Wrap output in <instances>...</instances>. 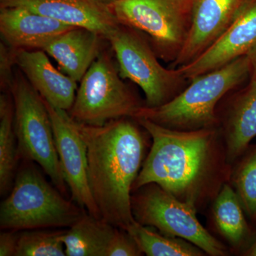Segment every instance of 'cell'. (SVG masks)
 I'll return each mask as SVG.
<instances>
[{"instance_id":"1","label":"cell","mask_w":256,"mask_h":256,"mask_svg":"<svg viewBox=\"0 0 256 256\" xmlns=\"http://www.w3.org/2000/svg\"><path fill=\"white\" fill-rule=\"evenodd\" d=\"M74 122L86 144L89 186L100 218L126 230L134 220L130 193L144 154L142 133L127 118L102 126Z\"/></svg>"},{"instance_id":"2","label":"cell","mask_w":256,"mask_h":256,"mask_svg":"<svg viewBox=\"0 0 256 256\" xmlns=\"http://www.w3.org/2000/svg\"><path fill=\"white\" fill-rule=\"evenodd\" d=\"M148 131L152 144L132 190L156 184L183 201L195 194L210 165L213 132L206 128L180 130L146 118H136Z\"/></svg>"},{"instance_id":"3","label":"cell","mask_w":256,"mask_h":256,"mask_svg":"<svg viewBox=\"0 0 256 256\" xmlns=\"http://www.w3.org/2000/svg\"><path fill=\"white\" fill-rule=\"evenodd\" d=\"M252 73L245 55L226 65L191 80L184 92L158 107L142 106L133 118H146L164 127L180 130L207 128L215 122L218 101Z\"/></svg>"},{"instance_id":"4","label":"cell","mask_w":256,"mask_h":256,"mask_svg":"<svg viewBox=\"0 0 256 256\" xmlns=\"http://www.w3.org/2000/svg\"><path fill=\"white\" fill-rule=\"evenodd\" d=\"M62 194L36 168L24 164L9 196L2 202L0 227L14 232L70 228L85 212Z\"/></svg>"},{"instance_id":"5","label":"cell","mask_w":256,"mask_h":256,"mask_svg":"<svg viewBox=\"0 0 256 256\" xmlns=\"http://www.w3.org/2000/svg\"><path fill=\"white\" fill-rule=\"evenodd\" d=\"M14 109V130L18 156L34 162L63 194L66 192L52 127V120L43 98L20 72L15 73L10 89Z\"/></svg>"},{"instance_id":"6","label":"cell","mask_w":256,"mask_h":256,"mask_svg":"<svg viewBox=\"0 0 256 256\" xmlns=\"http://www.w3.org/2000/svg\"><path fill=\"white\" fill-rule=\"evenodd\" d=\"M122 79L110 52L102 50L80 82L70 117L90 126L134 118L142 106Z\"/></svg>"},{"instance_id":"7","label":"cell","mask_w":256,"mask_h":256,"mask_svg":"<svg viewBox=\"0 0 256 256\" xmlns=\"http://www.w3.org/2000/svg\"><path fill=\"white\" fill-rule=\"evenodd\" d=\"M120 24L144 34L156 54L174 62L190 24V0H116L110 5Z\"/></svg>"},{"instance_id":"8","label":"cell","mask_w":256,"mask_h":256,"mask_svg":"<svg viewBox=\"0 0 256 256\" xmlns=\"http://www.w3.org/2000/svg\"><path fill=\"white\" fill-rule=\"evenodd\" d=\"M140 188L131 196L133 216L138 222L156 227L163 235L188 240L210 256L226 254L223 244L200 223L194 201L180 200L156 184Z\"/></svg>"},{"instance_id":"9","label":"cell","mask_w":256,"mask_h":256,"mask_svg":"<svg viewBox=\"0 0 256 256\" xmlns=\"http://www.w3.org/2000/svg\"><path fill=\"white\" fill-rule=\"evenodd\" d=\"M107 41L116 55L120 75L142 89L146 107L166 104L186 80L178 68L161 65L151 45L132 28L120 24Z\"/></svg>"},{"instance_id":"10","label":"cell","mask_w":256,"mask_h":256,"mask_svg":"<svg viewBox=\"0 0 256 256\" xmlns=\"http://www.w3.org/2000/svg\"><path fill=\"white\" fill-rule=\"evenodd\" d=\"M44 101L52 120L64 180L72 192V198L89 214L101 218L89 186L86 144L68 112L56 108Z\"/></svg>"},{"instance_id":"11","label":"cell","mask_w":256,"mask_h":256,"mask_svg":"<svg viewBox=\"0 0 256 256\" xmlns=\"http://www.w3.org/2000/svg\"><path fill=\"white\" fill-rule=\"evenodd\" d=\"M246 1L190 0L188 36L173 68L190 63L214 43L232 24Z\"/></svg>"},{"instance_id":"12","label":"cell","mask_w":256,"mask_h":256,"mask_svg":"<svg viewBox=\"0 0 256 256\" xmlns=\"http://www.w3.org/2000/svg\"><path fill=\"white\" fill-rule=\"evenodd\" d=\"M256 45V0H247L226 31L194 60L178 67L186 80L247 55Z\"/></svg>"},{"instance_id":"13","label":"cell","mask_w":256,"mask_h":256,"mask_svg":"<svg viewBox=\"0 0 256 256\" xmlns=\"http://www.w3.org/2000/svg\"><path fill=\"white\" fill-rule=\"evenodd\" d=\"M0 8H22L107 38L120 26L109 5L99 0H0Z\"/></svg>"},{"instance_id":"14","label":"cell","mask_w":256,"mask_h":256,"mask_svg":"<svg viewBox=\"0 0 256 256\" xmlns=\"http://www.w3.org/2000/svg\"><path fill=\"white\" fill-rule=\"evenodd\" d=\"M72 25L22 8H0L2 42L14 50H43Z\"/></svg>"},{"instance_id":"15","label":"cell","mask_w":256,"mask_h":256,"mask_svg":"<svg viewBox=\"0 0 256 256\" xmlns=\"http://www.w3.org/2000/svg\"><path fill=\"white\" fill-rule=\"evenodd\" d=\"M43 50H16V66L50 105L67 111L76 95L77 82L57 70Z\"/></svg>"},{"instance_id":"16","label":"cell","mask_w":256,"mask_h":256,"mask_svg":"<svg viewBox=\"0 0 256 256\" xmlns=\"http://www.w3.org/2000/svg\"><path fill=\"white\" fill-rule=\"evenodd\" d=\"M104 40L97 32L75 26L55 38L44 50L54 58L64 74L78 82L104 50Z\"/></svg>"},{"instance_id":"17","label":"cell","mask_w":256,"mask_h":256,"mask_svg":"<svg viewBox=\"0 0 256 256\" xmlns=\"http://www.w3.org/2000/svg\"><path fill=\"white\" fill-rule=\"evenodd\" d=\"M117 227L90 214L84 215L62 236L67 256H107Z\"/></svg>"},{"instance_id":"18","label":"cell","mask_w":256,"mask_h":256,"mask_svg":"<svg viewBox=\"0 0 256 256\" xmlns=\"http://www.w3.org/2000/svg\"><path fill=\"white\" fill-rule=\"evenodd\" d=\"M256 137V82L252 79L238 98L229 120L227 143L228 158L234 160L242 154Z\"/></svg>"},{"instance_id":"19","label":"cell","mask_w":256,"mask_h":256,"mask_svg":"<svg viewBox=\"0 0 256 256\" xmlns=\"http://www.w3.org/2000/svg\"><path fill=\"white\" fill-rule=\"evenodd\" d=\"M18 156L14 130V109L10 92L0 96V192L4 194L12 186Z\"/></svg>"},{"instance_id":"20","label":"cell","mask_w":256,"mask_h":256,"mask_svg":"<svg viewBox=\"0 0 256 256\" xmlns=\"http://www.w3.org/2000/svg\"><path fill=\"white\" fill-rule=\"evenodd\" d=\"M242 208L238 194L224 185L215 201L214 217L218 232L234 246L242 244L250 233Z\"/></svg>"},{"instance_id":"21","label":"cell","mask_w":256,"mask_h":256,"mask_svg":"<svg viewBox=\"0 0 256 256\" xmlns=\"http://www.w3.org/2000/svg\"><path fill=\"white\" fill-rule=\"evenodd\" d=\"M142 254L148 256H200L203 250L182 238L162 236L134 220L126 228Z\"/></svg>"},{"instance_id":"22","label":"cell","mask_w":256,"mask_h":256,"mask_svg":"<svg viewBox=\"0 0 256 256\" xmlns=\"http://www.w3.org/2000/svg\"><path fill=\"white\" fill-rule=\"evenodd\" d=\"M65 230L32 229L18 234L16 256H65L62 236Z\"/></svg>"},{"instance_id":"23","label":"cell","mask_w":256,"mask_h":256,"mask_svg":"<svg viewBox=\"0 0 256 256\" xmlns=\"http://www.w3.org/2000/svg\"><path fill=\"white\" fill-rule=\"evenodd\" d=\"M234 182L242 208L252 220H256V146L242 160Z\"/></svg>"},{"instance_id":"24","label":"cell","mask_w":256,"mask_h":256,"mask_svg":"<svg viewBox=\"0 0 256 256\" xmlns=\"http://www.w3.org/2000/svg\"><path fill=\"white\" fill-rule=\"evenodd\" d=\"M16 50L1 42L0 43V88L2 92H10L14 82L13 68L16 66Z\"/></svg>"},{"instance_id":"25","label":"cell","mask_w":256,"mask_h":256,"mask_svg":"<svg viewBox=\"0 0 256 256\" xmlns=\"http://www.w3.org/2000/svg\"><path fill=\"white\" fill-rule=\"evenodd\" d=\"M142 254L128 232L118 228L108 250L107 256H138Z\"/></svg>"},{"instance_id":"26","label":"cell","mask_w":256,"mask_h":256,"mask_svg":"<svg viewBox=\"0 0 256 256\" xmlns=\"http://www.w3.org/2000/svg\"><path fill=\"white\" fill-rule=\"evenodd\" d=\"M16 232L4 230L0 234V256H16L18 240Z\"/></svg>"},{"instance_id":"27","label":"cell","mask_w":256,"mask_h":256,"mask_svg":"<svg viewBox=\"0 0 256 256\" xmlns=\"http://www.w3.org/2000/svg\"><path fill=\"white\" fill-rule=\"evenodd\" d=\"M252 67V79L256 82V45L248 53Z\"/></svg>"},{"instance_id":"28","label":"cell","mask_w":256,"mask_h":256,"mask_svg":"<svg viewBox=\"0 0 256 256\" xmlns=\"http://www.w3.org/2000/svg\"><path fill=\"white\" fill-rule=\"evenodd\" d=\"M247 255L250 256H256V240L252 244L249 250L247 252Z\"/></svg>"},{"instance_id":"29","label":"cell","mask_w":256,"mask_h":256,"mask_svg":"<svg viewBox=\"0 0 256 256\" xmlns=\"http://www.w3.org/2000/svg\"><path fill=\"white\" fill-rule=\"evenodd\" d=\"M99 1L105 3V4L109 5L112 4L116 0H99Z\"/></svg>"}]
</instances>
